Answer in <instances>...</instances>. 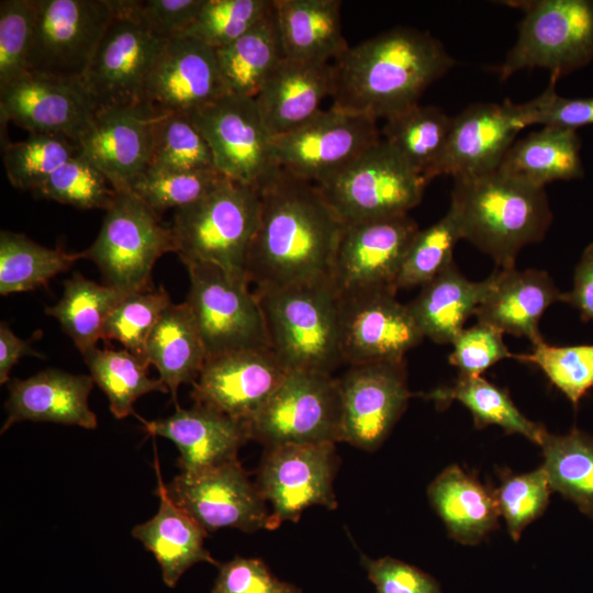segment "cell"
Returning <instances> with one entry per match:
<instances>
[{
	"label": "cell",
	"instance_id": "obj_1",
	"mask_svg": "<svg viewBox=\"0 0 593 593\" xmlns=\"http://www.w3.org/2000/svg\"><path fill=\"white\" fill-rule=\"evenodd\" d=\"M258 225L245 272L256 288L329 279L344 223L318 187L278 168L258 189Z\"/></svg>",
	"mask_w": 593,
	"mask_h": 593
},
{
	"label": "cell",
	"instance_id": "obj_2",
	"mask_svg": "<svg viewBox=\"0 0 593 593\" xmlns=\"http://www.w3.org/2000/svg\"><path fill=\"white\" fill-rule=\"evenodd\" d=\"M455 64L429 32L388 30L349 46L332 63V107L387 121L418 104Z\"/></svg>",
	"mask_w": 593,
	"mask_h": 593
},
{
	"label": "cell",
	"instance_id": "obj_3",
	"mask_svg": "<svg viewBox=\"0 0 593 593\" xmlns=\"http://www.w3.org/2000/svg\"><path fill=\"white\" fill-rule=\"evenodd\" d=\"M449 211L461 239L489 255L499 268L515 267L523 247L544 239L552 221L545 188L499 170L454 178Z\"/></svg>",
	"mask_w": 593,
	"mask_h": 593
},
{
	"label": "cell",
	"instance_id": "obj_4",
	"mask_svg": "<svg viewBox=\"0 0 593 593\" xmlns=\"http://www.w3.org/2000/svg\"><path fill=\"white\" fill-rule=\"evenodd\" d=\"M268 344L288 370L331 373L343 363L338 295L329 279L255 288Z\"/></svg>",
	"mask_w": 593,
	"mask_h": 593
},
{
	"label": "cell",
	"instance_id": "obj_5",
	"mask_svg": "<svg viewBox=\"0 0 593 593\" xmlns=\"http://www.w3.org/2000/svg\"><path fill=\"white\" fill-rule=\"evenodd\" d=\"M259 212L258 190L225 178L201 200L175 210L170 225L175 253L184 266L212 264L246 276Z\"/></svg>",
	"mask_w": 593,
	"mask_h": 593
},
{
	"label": "cell",
	"instance_id": "obj_6",
	"mask_svg": "<svg viewBox=\"0 0 593 593\" xmlns=\"http://www.w3.org/2000/svg\"><path fill=\"white\" fill-rule=\"evenodd\" d=\"M170 251V226L133 192L116 191L97 238L81 255L96 264L107 286L127 295L155 289L154 266Z\"/></svg>",
	"mask_w": 593,
	"mask_h": 593
},
{
	"label": "cell",
	"instance_id": "obj_7",
	"mask_svg": "<svg viewBox=\"0 0 593 593\" xmlns=\"http://www.w3.org/2000/svg\"><path fill=\"white\" fill-rule=\"evenodd\" d=\"M523 11L515 44L497 67L502 80L527 68H545L550 78L593 59V0L506 1Z\"/></svg>",
	"mask_w": 593,
	"mask_h": 593
},
{
	"label": "cell",
	"instance_id": "obj_8",
	"mask_svg": "<svg viewBox=\"0 0 593 593\" xmlns=\"http://www.w3.org/2000/svg\"><path fill=\"white\" fill-rule=\"evenodd\" d=\"M427 182L380 139L339 172L316 184L344 225L409 214Z\"/></svg>",
	"mask_w": 593,
	"mask_h": 593
},
{
	"label": "cell",
	"instance_id": "obj_9",
	"mask_svg": "<svg viewBox=\"0 0 593 593\" xmlns=\"http://www.w3.org/2000/svg\"><path fill=\"white\" fill-rule=\"evenodd\" d=\"M189 305L206 359L224 354L268 348L264 316L246 276L212 264H191Z\"/></svg>",
	"mask_w": 593,
	"mask_h": 593
},
{
	"label": "cell",
	"instance_id": "obj_10",
	"mask_svg": "<svg viewBox=\"0 0 593 593\" xmlns=\"http://www.w3.org/2000/svg\"><path fill=\"white\" fill-rule=\"evenodd\" d=\"M339 381L331 373L291 370L249 422L250 439L266 448L339 441Z\"/></svg>",
	"mask_w": 593,
	"mask_h": 593
},
{
	"label": "cell",
	"instance_id": "obj_11",
	"mask_svg": "<svg viewBox=\"0 0 593 593\" xmlns=\"http://www.w3.org/2000/svg\"><path fill=\"white\" fill-rule=\"evenodd\" d=\"M27 72L80 80L115 14L113 0H34Z\"/></svg>",
	"mask_w": 593,
	"mask_h": 593
},
{
	"label": "cell",
	"instance_id": "obj_12",
	"mask_svg": "<svg viewBox=\"0 0 593 593\" xmlns=\"http://www.w3.org/2000/svg\"><path fill=\"white\" fill-rule=\"evenodd\" d=\"M188 115L226 178L258 190L279 168L255 98L226 93Z\"/></svg>",
	"mask_w": 593,
	"mask_h": 593
},
{
	"label": "cell",
	"instance_id": "obj_13",
	"mask_svg": "<svg viewBox=\"0 0 593 593\" xmlns=\"http://www.w3.org/2000/svg\"><path fill=\"white\" fill-rule=\"evenodd\" d=\"M380 139L376 120L331 107L273 138V153L280 168L320 184Z\"/></svg>",
	"mask_w": 593,
	"mask_h": 593
},
{
	"label": "cell",
	"instance_id": "obj_14",
	"mask_svg": "<svg viewBox=\"0 0 593 593\" xmlns=\"http://www.w3.org/2000/svg\"><path fill=\"white\" fill-rule=\"evenodd\" d=\"M337 463L335 444L267 447L255 482L272 508L266 528L298 522L312 505L335 510L333 481Z\"/></svg>",
	"mask_w": 593,
	"mask_h": 593
},
{
	"label": "cell",
	"instance_id": "obj_15",
	"mask_svg": "<svg viewBox=\"0 0 593 593\" xmlns=\"http://www.w3.org/2000/svg\"><path fill=\"white\" fill-rule=\"evenodd\" d=\"M338 381L339 441L368 451L378 449L412 396L404 359L351 365Z\"/></svg>",
	"mask_w": 593,
	"mask_h": 593
},
{
	"label": "cell",
	"instance_id": "obj_16",
	"mask_svg": "<svg viewBox=\"0 0 593 593\" xmlns=\"http://www.w3.org/2000/svg\"><path fill=\"white\" fill-rule=\"evenodd\" d=\"M418 231L409 214L344 225L329 273L336 293H396L400 268Z\"/></svg>",
	"mask_w": 593,
	"mask_h": 593
},
{
	"label": "cell",
	"instance_id": "obj_17",
	"mask_svg": "<svg viewBox=\"0 0 593 593\" xmlns=\"http://www.w3.org/2000/svg\"><path fill=\"white\" fill-rule=\"evenodd\" d=\"M166 489L206 534L220 528L254 533L267 527L266 501L238 460L194 473L180 472Z\"/></svg>",
	"mask_w": 593,
	"mask_h": 593
},
{
	"label": "cell",
	"instance_id": "obj_18",
	"mask_svg": "<svg viewBox=\"0 0 593 593\" xmlns=\"http://www.w3.org/2000/svg\"><path fill=\"white\" fill-rule=\"evenodd\" d=\"M395 292L369 290L338 295L339 346L351 365L403 359L425 338Z\"/></svg>",
	"mask_w": 593,
	"mask_h": 593
},
{
	"label": "cell",
	"instance_id": "obj_19",
	"mask_svg": "<svg viewBox=\"0 0 593 593\" xmlns=\"http://www.w3.org/2000/svg\"><path fill=\"white\" fill-rule=\"evenodd\" d=\"M167 113L146 102L100 108L77 145L115 191H128L147 170L155 127Z\"/></svg>",
	"mask_w": 593,
	"mask_h": 593
},
{
	"label": "cell",
	"instance_id": "obj_20",
	"mask_svg": "<svg viewBox=\"0 0 593 593\" xmlns=\"http://www.w3.org/2000/svg\"><path fill=\"white\" fill-rule=\"evenodd\" d=\"M113 4L115 14L80 79L99 109L143 102L147 76L166 43Z\"/></svg>",
	"mask_w": 593,
	"mask_h": 593
},
{
	"label": "cell",
	"instance_id": "obj_21",
	"mask_svg": "<svg viewBox=\"0 0 593 593\" xmlns=\"http://www.w3.org/2000/svg\"><path fill=\"white\" fill-rule=\"evenodd\" d=\"M98 109L80 80L26 72L0 89L1 124L75 144Z\"/></svg>",
	"mask_w": 593,
	"mask_h": 593
},
{
	"label": "cell",
	"instance_id": "obj_22",
	"mask_svg": "<svg viewBox=\"0 0 593 593\" xmlns=\"http://www.w3.org/2000/svg\"><path fill=\"white\" fill-rule=\"evenodd\" d=\"M288 372L269 347L224 354L206 359L191 398L249 424Z\"/></svg>",
	"mask_w": 593,
	"mask_h": 593
},
{
	"label": "cell",
	"instance_id": "obj_23",
	"mask_svg": "<svg viewBox=\"0 0 593 593\" xmlns=\"http://www.w3.org/2000/svg\"><path fill=\"white\" fill-rule=\"evenodd\" d=\"M527 126L525 102L471 104L452 118L437 177L457 178L497 170L517 134Z\"/></svg>",
	"mask_w": 593,
	"mask_h": 593
},
{
	"label": "cell",
	"instance_id": "obj_24",
	"mask_svg": "<svg viewBox=\"0 0 593 593\" xmlns=\"http://www.w3.org/2000/svg\"><path fill=\"white\" fill-rule=\"evenodd\" d=\"M226 93L215 49L180 36L166 42L155 58L143 102L164 112L189 114Z\"/></svg>",
	"mask_w": 593,
	"mask_h": 593
},
{
	"label": "cell",
	"instance_id": "obj_25",
	"mask_svg": "<svg viewBox=\"0 0 593 593\" xmlns=\"http://www.w3.org/2000/svg\"><path fill=\"white\" fill-rule=\"evenodd\" d=\"M142 422L148 434L165 437L176 445L180 454L178 466L183 473L237 460L238 449L250 439L248 423L199 403L190 409L178 405L168 417Z\"/></svg>",
	"mask_w": 593,
	"mask_h": 593
},
{
	"label": "cell",
	"instance_id": "obj_26",
	"mask_svg": "<svg viewBox=\"0 0 593 593\" xmlns=\"http://www.w3.org/2000/svg\"><path fill=\"white\" fill-rule=\"evenodd\" d=\"M93 384L91 376L58 369H46L27 379L11 380L4 404L8 416L1 434L23 421L94 429L98 425L97 416L88 404Z\"/></svg>",
	"mask_w": 593,
	"mask_h": 593
},
{
	"label": "cell",
	"instance_id": "obj_27",
	"mask_svg": "<svg viewBox=\"0 0 593 593\" xmlns=\"http://www.w3.org/2000/svg\"><path fill=\"white\" fill-rule=\"evenodd\" d=\"M492 277V287L474 312L478 323L526 337L532 344L544 339L541 316L555 302H563V293L550 276L544 270L513 267L497 268Z\"/></svg>",
	"mask_w": 593,
	"mask_h": 593
},
{
	"label": "cell",
	"instance_id": "obj_28",
	"mask_svg": "<svg viewBox=\"0 0 593 593\" xmlns=\"http://www.w3.org/2000/svg\"><path fill=\"white\" fill-rule=\"evenodd\" d=\"M332 93V64L284 58L255 97L272 138L304 124Z\"/></svg>",
	"mask_w": 593,
	"mask_h": 593
},
{
	"label": "cell",
	"instance_id": "obj_29",
	"mask_svg": "<svg viewBox=\"0 0 593 593\" xmlns=\"http://www.w3.org/2000/svg\"><path fill=\"white\" fill-rule=\"evenodd\" d=\"M158 478V512L147 522L136 525L132 535L150 551L161 568L163 581L174 588L181 575L198 562L220 563L204 548L208 534L169 497L166 484Z\"/></svg>",
	"mask_w": 593,
	"mask_h": 593
},
{
	"label": "cell",
	"instance_id": "obj_30",
	"mask_svg": "<svg viewBox=\"0 0 593 593\" xmlns=\"http://www.w3.org/2000/svg\"><path fill=\"white\" fill-rule=\"evenodd\" d=\"M286 58L329 64L349 46L340 0H273Z\"/></svg>",
	"mask_w": 593,
	"mask_h": 593
},
{
	"label": "cell",
	"instance_id": "obj_31",
	"mask_svg": "<svg viewBox=\"0 0 593 593\" xmlns=\"http://www.w3.org/2000/svg\"><path fill=\"white\" fill-rule=\"evenodd\" d=\"M492 283V275L483 281L469 280L454 261L406 305L425 337L437 344H452Z\"/></svg>",
	"mask_w": 593,
	"mask_h": 593
},
{
	"label": "cell",
	"instance_id": "obj_32",
	"mask_svg": "<svg viewBox=\"0 0 593 593\" xmlns=\"http://www.w3.org/2000/svg\"><path fill=\"white\" fill-rule=\"evenodd\" d=\"M428 497L449 535L460 544L477 545L499 525L494 492L457 465L436 477Z\"/></svg>",
	"mask_w": 593,
	"mask_h": 593
},
{
	"label": "cell",
	"instance_id": "obj_33",
	"mask_svg": "<svg viewBox=\"0 0 593 593\" xmlns=\"http://www.w3.org/2000/svg\"><path fill=\"white\" fill-rule=\"evenodd\" d=\"M581 139L573 130L544 126L514 142L497 170L523 183L545 188L582 178Z\"/></svg>",
	"mask_w": 593,
	"mask_h": 593
},
{
	"label": "cell",
	"instance_id": "obj_34",
	"mask_svg": "<svg viewBox=\"0 0 593 593\" xmlns=\"http://www.w3.org/2000/svg\"><path fill=\"white\" fill-rule=\"evenodd\" d=\"M145 359L155 366L178 406L179 387L193 384L206 361L205 347L187 302L171 303L164 311L147 339Z\"/></svg>",
	"mask_w": 593,
	"mask_h": 593
},
{
	"label": "cell",
	"instance_id": "obj_35",
	"mask_svg": "<svg viewBox=\"0 0 593 593\" xmlns=\"http://www.w3.org/2000/svg\"><path fill=\"white\" fill-rule=\"evenodd\" d=\"M227 93L255 98L286 58L272 3L267 14L240 37L215 49Z\"/></svg>",
	"mask_w": 593,
	"mask_h": 593
},
{
	"label": "cell",
	"instance_id": "obj_36",
	"mask_svg": "<svg viewBox=\"0 0 593 593\" xmlns=\"http://www.w3.org/2000/svg\"><path fill=\"white\" fill-rule=\"evenodd\" d=\"M452 118L439 108L421 105L385 121L384 141L428 183L437 170L448 143Z\"/></svg>",
	"mask_w": 593,
	"mask_h": 593
},
{
	"label": "cell",
	"instance_id": "obj_37",
	"mask_svg": "<svg viewBox=\"0 0 593 593\" xmlns=\"http://www.w3.org/2000/svg\"><path fill=\"white\" fill-rule=\"evenodd\" d=\"M437 407L445 409L452 401L465 405L473 416L474 426L497 425L507 434H519L540 446L545 427L528 419L514 404L508 393L480 377H462L450 385L437 388L426 394Z\"/></svg>",
	"mask_w": 593,
	"mask_h": 593
},
{
	"label": "cell",
	"instance_id": "obj_38",
	"mask_svg": "<svg viewBox=\"0 0 593 593\" xmlns=\"http://www.w3.org/2000/svg\"><path fill=\"white\" fill-rule=\"evenodd\" d=\"M125 295L115 289L87 279L79 272L64 281L61 298L45 313L56 318L83 356L96 348L109 315Z\"/></svg>",
	"mask_w": 593,
	"mask_h": 593
},
{
	"label": "cell",
	"instance_id": "obj_39",
	"mask_svg": "<svg viewBox=\"0 0 593 593\" xmlns=\"http://www.w3.org/2000/svg\"><path fill=\"white\" fill-rule=\"evenodd\" d=\"M540 447L552 492L593 519V436L578 428L564 435L546 432Z\"/></svg>",
	"mask_w": 593,
	"mask_h": 593
},
{
	"label": "cell",
	"instance_id": "obj_40",
	"mask_svg": "<svg viewBox=\"0 0 593 593\" xmlns=\"http://www.w3.org/2000/svg\"><path fill=\"white\" fill-rule=\"evenodd\" d=\"M82 259L81 251L48 248L21 233H0V294L32 291Z\"/></svg>",
	"mask_w": 593,
	"mask_h": 593
},
{
	"label": "cell",
	"instance_id": "obj_41",
	"mask_svg": "<svg viewBox=\"0 0 593 593\" xmlns=\"http://www.w3.org/2000/svg\"><path fill=\"white\" fill-rule=\"evenodd\" d=\"M93 382L109 400L119 419L134 413L135 401L149 392H169L160 379L148 377L149 363L126 349H91L83 356Z\"/></svg>",
	"mask_w": 593,
	"mask_h": 593
},
{
	"label": "cell",
	"instance_id": "obj_42",
	"mask_svg": "<svg viewBox=\"0 0 593 593\" xmlns=\"http://www.w3.org/2000/svg\"><path fill=\"white\" fill-rule=\"evenodd\" d=\"M216 169L211 148L186 113H165L155 127L146 171H193Z\"/></svg>",
	"mask_w": 593,
	"mask_h": 593
},
{
	"label": "cell",
	"instance_id": "obj_43",
	"mask_svg": "<svg viewBox=\"0 0 593 593\" xmlns=\"http://www.w3.org/2000/svg\"><path fill=\"white\" fill-rule=\"evenodd\" d=\"M78 153L77 144L68 139L30 134L24 141L5 144L3 164L13 187L34 192L55 170Z\"/></svg>",
	"mask_w": 593,
	"mask_h": 593
},
{
	"label": "cell",
	"instance_id": "obj_44",
	"mask_svg": "<svg viewBox=\"0 0 593 593\" xmlns=\"http://www.w3.org/2000/svg\"><path fill=\"white\" fill-rule=\"evenodd\" d=\"M461 239L458 223L448 212L432 226L419 230L400 268L395 289L423 287L454 262V248Z\"/></svg>",
	"mask_w": 593,
	"mask_h": 593
},
{
	"label": "cell",
	"instance_id": "obj_45",
	"mask_svg": "<svg viewBox=\"0 0 593 593\" xmlns=\"http://www.w3.org/2000/svg\"><path fill=\"white\" fill-rule=\"evenodd\" d=\"M513 357L540 368L575 407L593 389V344L555 346L541 339L530 353Z\"/></svg>",
	"mask_w": 593,
	"mask_h": 593
},
{
	"label": "cell",
	"instance_id": "obj_46",
	"mask_svg": "<svg viewBox=\"0 0 593 593\" xmlns=\"http://www.w3.org/2000/svg\"><path fill=\"white\" fill-rule=\"evenodd\" d=\"M34 193L81 210H107L116 191L104 175L78 153L55 170Z\"/></svg>",
	"mask_w": 593,
	"mask_h": 593
},
{
	"label": "cell",
	"instance_id": "obj_47",
	"mask_svg": "<svg viewBox=\"0 0 593 593\" xmlns=\"http://www.w3.org/2000/svg\"><path fill=\"white\" fill-rule=\"evenodd\" d=\"M273 0H204L182 36L216 49L234 42L271 9Z\"/></svg>",
	"mask_w": 593,
	"mask_h": 593
},
{
	"label": "cell",
	"instance_id": "obj_48",
	"mask_svg": "<svg viewBox=\"0 0 593 593\" xmlns=\"http://www.w3.org/2000/svg\"><path fill=\"white\" fill-rule=\"evenodd\" d=\"M171 303L163 286L150 291L125 295L109 315L102 339L116 340L124 349L146 360L147 339Z\"/></svg>",
	"mask_w": 593,
	"mask_h": 593
},
{
	"label": "cell",
	"instance_id": "obj_49",
	"mask_svg": "<svg viewBox=\"0 0 593 593\" xmlns=\"http://www.w3.org/2000/svg\"><path fill=\"white\" fill-rule=\"evenodd\" d=\"M225 178L217 169L145 171L128 191L161 215L169 209L177 210L201 200Z\"/></svg>",
	"mask_w": 593,
	"mask_h": 593
},
{
	"label": "cell",
	"instance_id": "obj_50",
	"mask_svg": "<svg viewBox=\"0 0 593 593\" xmlns=\"http://www.w3.org/2000/svg\"><path fill=\"white\" fill-rule=\"evenodd\" d=\"M552 492L542 467L523 473L507 474L494 491L500 515L505 519L510 536L517 541L523 530L547 508Z\"/></svg>",
	"mask_w": 593,
	"mask_h": 593
},
{
	"label": "cell",
	"instance_id": "obj_51",
	"mask_svg": "<svg viewBox=\"0 0 593 593\" xmlns=\"http://www.w3.org/2000/svg\"><path fill=\"white\" fill-rule=\"evenodd\" d=\"M35 20L34 0L0 1V89L27 72Z\"/></svg>",
	"mask_w": 593,
	"mask_h": 593
},
{
	"label": "cell",
	"instance_id": "obj_52",
	"mask_svg": "<svg viewBox=\"0 0 593 593\" xmlns=\"http://www.w3.org/2000/svg\"><path fill=\"white\" fill-rule=\"evenodd\" d=\"M204 0H115L116 7L152 36L168 42L180 37L198 15Z\"/></svg>",
	"mask_w": 593,
	"mask_h": 593
},
{
	"label": "cell",
	"instance_id": "obj_53",
	"mask_svg": "<svg viewBox=\"0 0 593 593\" xmlns=\"http://www.w3.org/2000/svg\"><path fill=\"white\" fill-rule=\"evenodd\" d=\"M452 345L449 362L462 377H480L497 361L513 357L503 333L483 323L463 328Z\"/></svg>",
	"mask_w": 593,
	"mask_h": 593
},
{
	"label": "cell",
	"instance_id": "obj_54",
	"mask_svg": "<svg viewBox=\"0 0 593 593\" xmlns=\"http://www.w3.org/2000/svg\"><path fill=\"white\" fill-rule=\"evenodd\" d=\"M557 79L535 99L525 102L527 124H541L577 131L593 124V97L564 98L556 92Z\"/></svg>",
	"mask_w": 593,
	"mask_h": 593
},
{
	"label": "cell",
	"instance_id": "obj_55",
	"mask_svg": "<svg viewBox=\"0 0 593 593\" xmlns=\"http://www.w3.org/2000/svg\"><path fill=\"white\" fill-rule=\"evenodd\" d=\"M212 593H303L275 577L259 558L235 557L219 566Z\"/></svg>",
	"mask_w": 593,
	"mask_h": 593
},
{
	"label": "cell",
	"instance_id": "obj_56",
	"mask_svg": "<svg viewBox=\"0 0 593 593\" xmlns=\"http://www.w3.org/2000/svg\"><path fill=\"white\" fill-rule=\"evenodd\" d=\"M361 563L377 593H443L436 579L404 561L361 555Z\"/></svg>",
	"mask_w": 593,
	"mask_h": 593
},
{
	"label": "cell",
	"instance_id": "obj_57",
	"mask_svg": "<svg viewBox=\"0 0 593 593\" xmlns=\"http://www.w3.org/2000/svg\"><path fill=\"white\" fill-rule=\"evenodd\" d=\"M563 302L577 307L583 321L593 322V243L583 250L574 270L573 289L563 293Z\"/></svg>",
	"mask_w": 593,
	"mask_h": 593
},
{
	"label": "cell",
	"instance_id": "obj_58",
	"mask_svg": "<svg viewBox=\"0 0 593 593\" xmlns=\"http://www.w3.org/2000/svg\"><path fill=\"white\" fill-rule=\"evenodd\" d=\"M42 332H36L31 338L23 339L16 336L10 325L2 321L0 323V383H8L12 368L18 361L25 357L44 358V355L35 350L32 346L34 339Z\"/></svg>",
	"mask_w": 593,
	"mask_h": 593
}]
</instances>
